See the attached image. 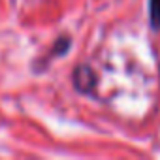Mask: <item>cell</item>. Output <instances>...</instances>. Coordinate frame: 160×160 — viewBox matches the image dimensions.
<instances>
[{
    "instance_id": "cell-1",
    "label": "cell",
    "mask_w": 160,
    "mask_h": 160,
    "mask_svg": "<svg viewBox=\"0 0 160 160\" xmlns=\"http://www.w3.org/2000/svg\"><path fill=\"white\" fill-rule=\"evenodd\" d=\"M73 85H75V89L79 92L91 94L94 85H96V75H94L92 68L87 66V64H79L73 70Z\"/></svg>"
},
{
    "instance_id": "cell-2",
    "label": "cell",
    "mask_w": 160,
    "mask_h": 160,
    "mask_svg": "<svg viewBox=\"0 0 160 160\" xmlns=\"http://www.w3.org/2000/svg\"><path fill=\"white\" fill-rule=\"evenodd\" d=\"M149 17L152 30H160V0H149Z\"/></svg>"
},
{
    "instance_id": "cell-3",
    "label": "cell",
    "mask_w": 160,
    "mask_h": 160,
    "mask_svg": "<svg viewBox=\"0 0 160 160\" xmlns=\"http://www.w3.org/2000/svg\"><path fill=\"white\" fill-rule=\"evenodd\" d=\"M68 49H70V38H58L57 43L53 45V51H51V53H53L55 57H62Z\"/></svg>"
}]
</instances>
